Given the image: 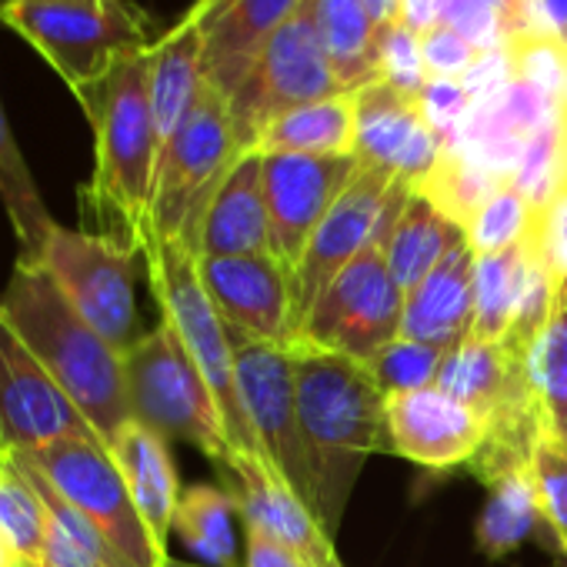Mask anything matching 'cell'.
<instances>
[{
    "label": "cell",
    "mask_w": 567,
    "mask_h": 567,
    "mask_svg": "<svg viewBox=\"0 0 567 567\" xmlns=\"http://www.w3.org/2000/svg\"><path fill=\"white\" fill-rule=\"evenodd\" d=\"M358 147V101L334 94L277 117L257 141V154H311L354 157Z\"/></svg>",
    "instance_id": "obj_25"
},
{
    "label": "cell",
    "mask_w": 567,
    "mask_h": 567,
    "mask_svg": "<svg viewBox=\"0 0 567 567\" xmlns=\"http://www.w3.org/2000/svg\"><path fill=\"white\" fill-rule=\"evenodd\" d=\"M220 471L230 481V497L237 501L247 527H257L280 547H288L308 567H341L334 540L321 527L318 514L267 457L234 451Z\"/></svg>",
    "instance_id": "obj_17"
},
{
    "label": "cell",
    "mask_w": 567,
    "mask_h": 567,
    "mask_svg": "<svg viewBox=\"0 0 567 567\" xmlns=\"http://www.w3.org/2000/svg\"><path fill=\"white\" fill-rule=\"evenodd\" d=\"M315 21L344 94L378 81V24L364 0H315Z\"/></svg>",
    "instance_id": "obj_28"
},
{
    "label": "cell",
    "mask_w": 567,
    "mask_h": 567,
    "mask_svg": "<svg viewBox=\"0 0 567 567\" xmlns=\"http://www.w3.org/2000/svg\"><path fill=\"white\" fill-rule=\"evenodd\" d=\"M147 58L121 61L81 104L94 131V171L81 187L84 230L114 237L144 254L151 237V200L161 144L151 114Z\"/></svg>",
    "instance_id": "obj_1"
},
{
    "label": "cell",
    "mask_w": 567,
    "mask_h": 567,
    "mask_svg": "<svg viewBox=\"0 0 567 567\" xmlns=\"http://www.w3.org/2000/svg\"><path fill=\"white\" fill-rule=\"evenodd\" d=\"M0 24L54 68L74 101L161 38L154 18L134 0H0Z\"/></svg>",
    "instance_id": "obj_4"
},
{
    "label": "cell",
    "mask_w": 567,
    "mask_h": 567,
    "mask_svg": "<svg viewBox=\"0 0 567 567\" xmlns=\"http://www.w3.org/2000/svg\"><path fill=\"white\" fill-rule=\"evenodd\" d=\"M441 361H444V351L411 341V338H394L364 368L371 371V378L378 381L384 398H391V394L431 388L437 381Z\"/></svg>",
    "instance_id": "obj_37"
},
{
    "label": "cell",
    "mask_w": 567,
    "mask_h": 567,
    "mask_svg": "<svg viewBox=\"0 0 567 567\" xmlns=\"http://www.w3.org/2000/svg\"><path fill=\"white\" fill-rule=\"evenodd\" d=\"M164 567H210V564H187V560H174V557H167V560H164Z\"/></svg>",
    "instance_id": "obj_49"
},
{
    "label": "cell",
    "mask_w": 567,
    "mask_h": 567,
    "mask_svg": "<svg viewBox=\"0 0 567 567\" xmlns=\"http://www.w3.org/2000/svg\"><path fill=\"white\" fill-rule=\"evenodd\" d=\"M530 471H534L547 537H554V547L567 560V437L554 431L544 421V414L530 444Z\"/></svg>",
    "instance_id": "obj_35"
},
{
    "label": "cell",
    "mask_w": 567,
    "mask_h": 567,
    "mask_svg": "<svg viewBox=\"0 0 567 567\" xmlns=\"http://www.w3.org/2000/svg\"><path fill=\"white\" fill-rule=\"evenodd\" d=\"M301 434L318 481V520L334 540L368 457L388 441L384 391L361 361L291 344Z\"/></svg>",
    "instance_id": "obj_2"
},
{
    "label": "cell",
    "mask_w": 567,
    "mask_h": 567,
    "mask_svg": "<svg viewBox=\"0 0 567 567\" xmlns=\"http://www.w3.org/2000/svg\"><path fill=\"white\" fill-rule=\"evenodd\" d=\"M417 104L424 121L447 147L464 134V127L474 117V97L461 81H427L417 94Z\"/></svg>",
    "instance_id": "obj_40"
},
{
    "label": "cell",
    "mask_w": 567,
    "mask_h": 567,
    "mask_svg": "<svg viewBox=\"0 0 567 567\" xmlns=\"http://www.w3.org/2000/svg\"><path fill=\"white\" fill-rule=\"evenodd\" d=\"M14 461L34 467L71 507H78L124 567H164L171 557L147 534L114 454L97 437H61L14 454Z\"/></svg>",
    "instance_id": "obj_8"
},
{
    "label": "cell",
    "mask_w": 567,
    "mask_h": 567,
    "mask_svg": "<svg viewBox=\"0 0 567 567\" xmlns=\"http://www.w3.org/2000/svg\"><path fill=\"white\" fill-rule=\"evenodd\" d=\"M234 368L240 404L257 434L260 454L284 474L315 511L318 507V481L315 464L301 434L298 417V388H295V351L284 344H264L240 331H230Z\"/></svg>",
    "instance_id": "obj_12"
},
{
    "label": "cell",
    "mask_w": 567,
    "mask_h": 567,
    "mask_svg": "<svg viewBox=\"0 0 567 567\" xmlns=\"http://www.w3.org/2000/svg\"><path fill=\"white\" fill-rule=\"evenodd\" d=\"M107 451L114 454V461L124 474V484L131 491V501H134L147 534L167 554V537L174 530L177 501L184 494L181 481H177L174 457L167 451V441L161 434H154L151 427H144L141 421H127L114 434Z\"/></svg>",
    "instance_id": "obj_23"
},
{
    "label": "cell",
    "mask_w": 567,
    "mask_h": 567,
    "mask_svg": "<svg viewBox=\"0 0 567 567\" xmlns=\"http://www.w3.org/2000/svg\"><path fill=\"white\" fill-rule=\"evenodd\" d=\"M0 567H21V560L8 550V544L0 540Z\"/></svg>",
    "instance_id": "obj_48"
},
{
    "label": "cell",
    "mask_w": 567,
    "mask_h": 567,
    "mask_svg": "<svg viewBox=\"0 0 567 567\" xmlns=\"http://www.w3.org/2000/svg\"><path fill=\"white\" fill-rule=\"evenodd\" d=\"M194 4L204 34V81L230 101L267 41L305 0H194Z\"/></svg>",
    "instance_id": "obj_20"
},
{
    "label": "cell",
    "mask_w": 567,
    "mask_h": 567,
    "mask_svg": "<svg viewBox=\"0 0 567 567\" xmlns=\"http://www.w3.org/2000/svg\"><path fill=\"white\" fill-rule=\"evenodd\" d=\"M144 267L151 295L161 308V321H167L177 331L181 344L187 348L190 361L207 381L230 447L240 454H260L257 434L240 404L230 334L200 284L197 254L174 240H151L144 247Z\"/></svg>",
    "instance_id": "obj_5"
},
{
    "label": "cell",
    "mask_w": 567,
    "mask_h": 567,
    "mask_svg": "<svg viewBox=\"0 0 567 567\" xmlns=\"http://www.w3.org/2000/svg\"><path fill=\"white\" fill-rule=\"evenodd\" d=\"M557 121H560V134H564V154H567V114H564V117L557 114Z\"/></svg>",
    "instance_id": "obj_50"
},
{
    "label": "cell",
    "mask_w": 567,
    "mask_h": 567,
    "mask_svg": "<svg viewBox=\"0 0 567 567\" xmlns=\"http://www.w3.org/2000/svg\"><path fill=\"white\" fill-rule=\"evenodd\" d=\"M461 234L464 230L457 224H451L427 197L411 190L398 224L391 227V234L384 240V257H388L391 277L398 280L404 298L441 264V257Z\"/></svg>",
    "instance_id": "obj_27"
},
{
    "label": "cell",
    "mask_w": 567,
    "mask_h": 567,
    "mask_svg": "<svg viewBox=\"0 0 567 567\" xmlns=\"http://www.w3.org/2000/svg\"><path fill=\"white\" fill-rule=\"evenodd\" d=\"M358 101V147L354 157L364 167L388 171L411 187L421 184L447 144L434 134V127L424 121L417 97L374 81L364 91L354 94Z\"/></svg>",
    "instance_id": "obj_19"
},
{
    "label": "cell",
    "mask_w": 567,
    "mask_h": 567,
    "mask_svg": "<svg viewBox=\"0 0 567 567\" xmlns=\"http://www.w3.org/2000/svg\"><path fill=\"white\" fill-rule=\"evenodd\" d=\"M511 8H514V14H517V28H520V31L547 28L544 11H540V0H511Z\"/></svg>",
    "instance_id": "obj_45"
},
{
    "label": "cell",
    "mask_w": 567,
    "mask_h": 567,
    "mask_svg": "<svg viewBox=\"0 0 567 567\" xmlns=\"http://www.w3.org/2000/svg\"><path fill=\"white\" fill-rule=\"evenodd\" d=\"M534 534H547V524H544L534 471L527 464L487 484V501L477 514L474 540L484 557L501 560L520 544H527Z\"/></svg>",
    "instance_id": "obj_26"
},
{
    "label": "cell",
    "mask_w": 567,
    "mask_h": 567,
    "mask_svg": "<svg viewBox=\"0 0 567 567\" xmlns=\"http://www.w3.org/2000/svg\"><path fill=\"white\" fill-rule=\"evenodd\" d=\"M368 11H371V21L378 24V31L391 28L394 18H398V0H364Z\"/></svg>",
    "instance_id": "obj_47"
},
{
    "label": "cell",
    "mask_w": 567,
    "mask_h": 567,
    "mask_svg": "<svg viewBox=\"0 0 567 567\" xmlns=\"http://www.w3.org/2000/svg\"><path fill=\"white\" fill-rule=\"evenodd\" d=\"M511 78L544 97L554 114H567V38L550 28L517 31L501 48Z\"/></svg>",
    "instance_id": "obj_33"
},
{
    "label": "cell",
    "mask_w": 567,
    "mask_h": 567,
    "mask_svg": "<svg viewBox=\"0 0 567 567\" xmlns=\"http://www.w3.org/2000/svg\"><path fill=\"white\" fill-rule=\"evenodd\" d=\"M51 511L34 481L11 461L0 457V540L21 567H48Z\"/></svg>",
    "instance_id": "obj_31"
},
{
    "label": "cell",
    "mask_w": 567,
    "mask_h": 567,
    "mask_svg": "<svg viewBox=\"0 0 567 567\" xmlns=\"http://www.w3.org/2000/svg\"><path fill=\"white\" fill-rule=\"evenodd\" d=\"M391 451L427 471L467 467L487 441V417L437 384L384 398Z\"/></svg>",
    "instance_id": "obj_18"
},
{
    "label": "cell",
    "mask_w": 567,
    "mask_h": 567,
    "mask_svg": "<svg viewBox=\"0 0 567 567\" xmlns=\"http://www.w3.org/2000/svg\"><path fill=\"white\" fill-rule=\"evenodd\" d=\"M240 154L244 151L234 137L227 97L217 87L204 84L194 111L161 151L147 244L174 240L197 254L204 217Z\"/></svg>",
    "instance_id": "obj_6"
},
{
    "label": "cell",
    "mask_w": 567,
    "mask_h": 567,
    "mask_svg": "<svg viewBox=\"0 0 567 567\" xmlns=\"http://www.w3.org/2000/svg\"><path fill=\"white\" fill-rule=\"evenodd\" d=\"M441 24L457 31L481 54L501 51L507 38L520 31L511 0H444Z\"/></svg>",
    "instance_id": "obj_38"
},
{
    "label": "cell",
    "mask_w": 567,
    "mask_h": 567,
    "mask_svg": "<svg viewBox=\"0 0 567 567\" xmlns=\"http://www.w3.org/2000/svg\"><path fill=\"white\" fill-rule=\"evenodd\" d=\"M421 58L427 81H464L471 68L481 61V51L471 48L457 31L437 24L421 38Z\"/></svg>",
    "instance_id": "obj_41"
},
{
    "label": "cell",
    "mask_w": 567,
    "mask_h": 567,
    "mask_svg": "<svg viewBox=\"0 0 567 567\" xmlns=\"http://www.w3.org/2000/svg\"><path fill=\"white\" fill-rule=\"evenodd\" d=\"M137 257L141 250L91 234L84 227H54L41 267L51 274L64 301L121 354L141 338L137 334Z\"/></svg>",
    "instance_id": "obj_10"
},
{
    "label": "cell",
    "mask_w": 567,
    "mask_h": 567,
    "mask_svg": "<svg viewBox=\"0 0 567 567\" xmlns=\"http://www.w3.org/2000/svg\"><path fill=\"white\" fill-rule=\"evenodd\" d=\"M540 11L550 31L567 38V0H540Z\"/></svg>",
    "instance_id": "obj_46"
},
{
    "label": "cell",
    "mask_w": 567,
    "mask_h": 567,
    "mask_svg": "<svg viewBox=\"0 0 567 567\" xmlns=\"http://www.w3.org/2000/svg\"><path fill=\"white\" fill-rule=\"evenodd\" d=\"M61 437H97V431L0 315V457Z\"/></svg>",
    "instance_id": "obj_15"
},
{
    "label": "cell",
    "mask_w": 567,
    "mask_h": 567,
    "mask_svg": "<svg viewBox=\"0 0 567 567\" xmlns=\"http://www.w3.org/2000/svg\"><path fill=\"white\" fill-rule=\"evenodd\" d=\"M270 254V220L260 184V154L247 151L224 177L204 227L197 257H250Z\"/></svg>",
    "instance_id": "obj_24"
},
{
    "label": "cell",
    "mask_w": 567,
    "mask_h": 567,
    "mask_svg": "<svg viewBox=\"0 0 567 567\" xmlns=\"http://www.w3.org/2000/svg\"><path fill=\"white\" fill-rule=\"evenodd\" d=\"M527 280V247L524 240L504 254L477 257L474 264V321L471 338L504 344Z\"/></svg>",
    "instance_id": "obj_30"
},
{
    "label": "cell",
    "mask_w": 567,
    "mask_h": 567,
    "mask_svg": "<svg viewBox=\"0 0 567 567\" xmlns=\"http://www.w3.org/2000/svg\"><path fill=\"white\" fill-rule=\"evenodd\" d=\"M204 34L200 11L190 4L171 31H164L147 58V87H151V114L161 151L181 131L187 114L194 111L204 91Z\"/></svg>",
    "instance_id": "obj_22"
},
{
    "label": "cell",
    "mask_w": 567,
    "mask_h": 567,
    "mask_svg": "<svg viewBox=\"0 0 567 567\" xmlns=\"http://www.w3.org/2000/svg\"><path fill=\"white\" fill-rule=\"evenodd\" d=\"M358 157L260 154V184L270 220V254L298 267L308 240L358 174Z\"/></svg>",
    "instance_id": "obj_14"
},
{
    "label": "cell",
    "mask_w": 567,
    "mask_h": 567,
    "mask_svg": "<svg viewBox=\"0 0 567 567\" xmlns=\"http://www.w3.org/2000/svg\"><path fill=\"white\" fill-rule=\"evenodd\" d=\"M244 537H247L244 567H308L298 554H291L288 547H280L277 540H270L257 527H247L244 524Z\"/></svg>",
    "instance_id": "obj_43"
},
{
    "label": "cell",
    "mask_w": 567,
    "mask_h": 567,
    "mask_svg": "<svg viewBox=\"0 0 567 567\" xmlns=\"http://www.w3.org/2000/svg\"><path fill=\"white\" fill-rule=\"evenodd\" d=\"M474 250L461 234L441 264L404 298L401 338L451 351L471 334L474 321Z\"/></svg>",
    "instance_id": "obj_21"
},
{
    "label": "cell",
    "mask_w": 567,
    "mask_h": 567,
    "mask_svg": "<svg viewBox=\"0 0 567 567\" xmlns=\"http://www.w3.org/2000/svg\"><path fill=\"white\" fill-rule=\"evenodd\" d=\"M534 227V210L514 184H501L471 217L464 237L474 257H491L517 247Z\"/></svg>",
    "instance_id": "obj_36"
},
{
    "label": "cell",
    "mask_w": 567,
    "mask_h": 567,
    "mask_svg": "<svg viewBox=\"0 0 567 567\" xmlns=\"http://www.w3.org/2000/svg\"><path fill=\"white\" fill-rule=\"evenodd\" d=\"M0 315L104 444L134 421L124 388V354L64 301L41 264L14 260L11 280L0 295Z\"/></svg>",
    "instance_id": "obj_3"
},
{
    "label": "cell",
    "mask_w": 567,
    "mask_h": 567,
    "mask_svg": "<svg viewBox=\"0 0 567 567\" xmlns=\"http://www.w3.org/2000/svg\"><path fill=\"white\" fill-rule=\"evenodd\" d=\"M401 177L378 171V167H358L344 194L334 200L321 227L305 247V257L291 270L295 284V338L305 328L308 315L321 301V295L331 288V280L371 244L378 240L384 207L391 200V190Z\"/></svg>",
    "instance_id": "obj_13"
},
{
    "label": "cell",
    "mask_w": 567,
    "mask_h": 567,
    "mask_svg": "<svg viewBox=\"0 0 567 567\" xmlns=\"http://www.w3.org/2000/svg\"><path fill=\"white\" fill-rule=\"evenodd\" d=\"M530 381L544 421L567 437V280H557L550 318L534 341Z\"/></svg>",
    "instance_id": "obj_34"
},
{
    "label": "cell",
    "mask_w": 567,
    "mask_h": 567,
    "mask_svg": "<svg viewBox=\"0 0 567 567\" xmlns=\"http://www.w3.org/2000/svg\"><path fill=\"white\" fill-rule=\"evenodd\" d=\"M234 511H237V501L230 497V491L194 484L177 501L174 530L204 564L237 567Z\"/></svg>",
    "instance_id": "obj_32"
},
{
    "label": "cell",
    "mask_w": 567,
    "mask_h": 567,
    "mask_svg": "<svg viewBox=\"0 0 567 567\" xmlns=\"http://www.w3.org/2000/svg\"><path fill=\"white\" fill-rule=\"evenodd\" d=\"M527 237L544 254L554 280H567V197L547 217L534 220V227H530Z\"/></svg>",
    "instance_id": "obj_42"
},
{
    "label": "cell",
    "mask_w": 567,
    "mask_h": 567,
    "mask_svg": "<svg viewBox=\"0 0 567 567\" xmlns=\"http://www.w3.org/2000/svg\"><path fill=\"white\" fill-rule=\"evenodd\" d=\"M441 8H444V0H398L394 24H401L411 34L424 38L431 28L441 24Z\"/></svg>",
    "instance_id": "obj_44"
},
{
    "label": "cell",
    "mask_w": 567,
    "mask_h": 567,
    "mask_svg": "<svg viewBox=\"0 0 567 567\" xmlns=\"http://www.w3.org/2000/svg\"><path fill=\"white\" fill-rule=\"evenodd\" d=\"M404 291L391 277L384 240H371L321 295L295 344H311L331 354L368 364L381 348L401 338Z\"/></svg>",
    "instance_id": "obj_11"
},
{
    "label": "cell",
    "mask_w": 567,
    "mask_h": 567,
    "mask_svg": "<svg viewBox=\"0 0 567 567\" xmlns=\"http://www.w3.org/2000/svg\"><path fill=\"white\" fill-rule=\"evenodd\" d=\"M0 204L8 210L14 240H18V260L28 264H41L44 244L51 237V230L58 227V220L51 217L38 181L18 147V137L11 131V121L4 114V104H0Z\"/></svg>",
    "instance_id": "obj_29"
},
{
    "label": "cell",
    "mask_w": 567,
    "mask_h": 567,
    "mask_svg": "<svg viewBox=\"0 0 567 567\" xmlns=\"http://www.w3.org/2000/svg\"><path fill=\"white\" fill-rule=\"evenodd\" d=\"M378 81L417 97L427 84L421 38L401 24H391L378 34Z\"/></svg>",
    "instance_id": "obj_39"
},
{
    "label": "cell",
    "mask_w": 567,
    "mask_h": 567,
    "mask_svg": "<svg viewBox=\"0 0 567 567\" xmlns=\"http://www.w3.org/2000/svg\"><path fill=\"white\" fill-rule=\"evenodd\" d=\"M200 284L230 331L264 344H295V284L291 267L274 254L197 257Z\"/></svg>",
    "instance_id": "obj_16"
},
{
    "label": "cell",
    "mask_w": 567,
    "mask_h": 567,
    "mask_svg": "<svg viewBox=\"0 0 567 567\" xmlns=\"http://www.w3.org/2000/svg\"><path fill=\"white\" fill-rule=\"evenodd\" d=\"M124 388L134 421L164 441L194 444L217 467L234 454L217 401L181 344L177 331L161 321L124 351Z\"/></svg>",
    "instance_id": "obj_7"
},
{
    "label": "cell",
    "mask_w": 567,
    "mask_h": 567,
    "mask_svg": "<svg viewBox=\"0 0 567 567\" xmlns=\"http://www.w3.org/2000/svg\"><path fill=\"white\" fill-rule=\"evenodd\" d=\"M334 94L344 91L338 84V74L331 68V58L315 21V0H305L267 41L254 71L227 101L237 147L244 154L254 151L260 134L277 117Z\"/></svg>",
    "instance_id": "obj_9"
}]
</instances>
